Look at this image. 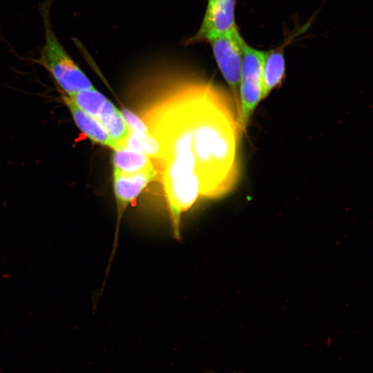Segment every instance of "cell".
I'll list each match as a JSON object with an SVG mask.
<instances>
[{"instance_id": "2", "label": "cell", "mask_w": 373, "mask_h": 373, "mask_svg": "<svg viewBox=\"0 0 373 373\" xmlns=\"http://www.w3.org/2000/svg\"><path fill=\"white\" fill-rule=\"evenodd\" d=\"M51 2L52 0H44L41 4L45 41L37 62L46 68L64 93L68 96L95 88L56 36L50 17Z\"/></svg>"}, {"instance_id": "4", "label": "cell", "mask_w": 373, "mask_h": 373, "mask_svg": "<svg viewBox=\"0 0 373 373\" xmlns=\"http://www.w3.org/2000/svg\"><path fill=\"white\" fill-rule=\"evenodd\" d=\"M209 43L218 68L231 89L239 113V86L246 43L237 27Z\"/></svg>"}, {"instance_id": "9", "label": "cell", "mask_w": 373, "mask_h": 373, "mask_svg": "<svg viewBox=\"0 0 373 373\" xmlns=\"http://www.w3.org/2000/svg\"><path fill=\"white\" fill-rule=\"evenodd\" d=\"M96 118L102 124L117 149L122 147L129 129L121 111L107 99Z\"/></svg>"}, {"instance_id": "11", "label": "cell", "mask_w": 373, "mask_h": 373, "mask_svg": "<svg viewBox=\"0 0 373 373\" xmlns=\"http://www.w3.org/2000/svg\"><path fill=\"white\" fill-rule=\"evenodd\" d=\"M122 147L149 157L153 162L161 155V146L158 140L149 132L148 133L129 131Z\"/></svg>"}, {"instance_id": "6", "label": "cell", "mask_w": 373, "mask_h": 373, "mask_svg": "<svg viewBox=\"0 0 373 373\" xmlns=\"http://www.w3.org/2000/svg\"><path fill=\"white\" fill-rule=\"evenodd\" d=\"M235 8L236 0H208L199 29L185 44L209 43L233 29L236 27Z\"/></svg>"}, {"instance_id": "12", "label": "cell", "mask_w": 373, "mask_h": 373, "mask_svg": "<svg viewBox=\"0 0 373 373\" xmlns=\"http://www.w3.org/2000/svg\"><path fill=\"white\" fill-rule=\"evenodd\" d=\"M68 97L79 108L95 117L98 115L108 99L95 88L79 91Z\"/></svg>"}, {"instance_id": "10", "label": "cell", "mask_w": 373, "mask_h": 373, "mask_svg": "<svg viewBox=\"0 0 373 373\" xmlns=\"http://www.w3.org/2000/svg\"><path fill=\"white\" fill-rule=\"evenodd\" d=\"M113 171L124 173H133L154 167L152 160L142 153L120 147L114 150Z\"/></svg>"}, {"instance_id": "1", "label": "cell", "mask_w": 373, "mask_h": 373, "mask_svg": "<svg viewBox=\"0 0 373 373\" xmlns=\"http://www.w3.org/2000/svg\"><path fill=\"white\" fill-rule=\"evenodd\" d=\"M192 129V144L202 184V199L229 193L242 172L243 133L231 95L208 81L179 79Z\"/></svg>"}, {"instance_id": "13", "label": "cell", "mask_w": 373, "mask_h": 373, "mask_svg": "<svg viewBox=\"0 0 373 373\" xmlns=\"http://www.w3.org/2000/svg\"><path fill=\"white\" fill-rule=\"evenodd\" d=\"M121 112L129 131L144 133H148L150 132L147 125L145 124L141 117L137 115L131 111L126 108L123 109Z\"/></svg>"}, {"instance_id": "8", "label": "cell", "mask_w": 373, "mask_h": 373, "mask_svg": "<svg viewBox=\"0 0 373 373\" xmlns=\"http://www.w3.org/2000/svg\"><path fill=\"white\" fill-rule=\"evenodd\" d=\"M285 77V61L282 50L265 51L262 67V100L279 87Z\"/></svg>"}, {"instance_id": "7", "label": "cell", "mask_w": 373, "mask_h": 373, "mask_svg": "<svg viewBox=\"0 0 373 373\" xmlns=\"http://www.w3.org/2000/svg\"><path fill=\"white\" fill-rule=\"evenodd\" d=\"M63 94L62 99L79 131L93 142L116 149L115 144L99 121L79 108L67 95Z\"/></svg>"}, {"instance_id": "5", "label": "cell", "mask_w": 373, "mask_h": 373, "mask_svg": "<svg viewBox=\"0 0 373 373\" xmlns=\"http://www.w3.org/2000/svg\"><path fill=\"white\" fill-rule=\"evenodd\" d=\"M155 167L133 173L113 171V191L116 202V224L108 268L117 249L122 220L129 205L134 203L144 189L156 178Z\"/></svg>"}, {"instance_id": "3", "label": "cell", "mask_w": 373, "mask_h": 373, "mask_svg": "<svg viewBox=\"0 0 373 373\" xmlns=\"http://www.w3.org/2000/svg\"><path fill=\"white\" fill-rule=\"evenodd\" d=\"M265 51L248 46L244 48L239 86V120L245 133L251 117L262 100V67Z\"/></svg>"}]
</instances>
